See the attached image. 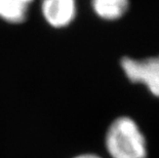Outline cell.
<instances>
[{"label":"cell","instance_id":"cell-3","mask_svg":"<svg viewBox=\"0 0 159 158\" xmlns=\"http://www.w3.org/2000/svg\"><path fill=\"white\" fill-rule=\"evenodd\" d=\"M40 7L45 22L56 29L72 24L77 15L76 0H41Z\"/></svg>","mask_w":159,"mask_h":158},{"label":"cell","instance_id":"cell-4","mask_svg":"<svg viewBox=\"0 0 159 158\" xmlns=\"http://www.w3.org/2000/svg\"><path fill=\"white\" fill-rule=\"evenodd\" d=\"M34 0H0V19L8 24H22Z\"/></svg>","mask_w":159,"mask_h":158},{"label":"cell","instance_id":"cell-6","mask_svg":"<svg viewBox=\"0 0 159 158\" xmlns=\"http://www.w3.org/2000/svg\"><path fill=\"white\" fill-rule=\"evenodd\" d=\"M73 158H101L100 156L96 155V154H80Z\"/></svg>","mask_w":159,"mask_h":158},{"label":"cell","instance_id":"cell-2","mask_svg":"<svg viewBox=\"0 0 159 158\" xmlns=\"http://www.w3.org/2000/svg\"><path fill=\"white\" fill-rule=\"evenodd\" d=\"M121 67L131 82L145 84L152 95L159 97V56L145 60L125 56L121 60Z\"/></svg>","mask_w":159,"mask_h":158},{"label":"cell","instance_id":"cell-1","mask_svg":"<svg viewBox=\"0 0 159 158\" xmlns=\"http://www.w3.org/2000/svg\"><path fill=\"white\" fill-rule=\"evenodd\" d=\"M106 148L112 158H147L145 137L138 124L126 116L111 123L106 133Z\"/></svg>","mask_w":159,"mask_h":158},{"label":"cell","instance_id":"cell-5","mask_svg":"<svg viewBox=\"0 0 159 158\" xmlns=\"http://www.w3.org/2000/svg\"><path fill=\"white\" fill-rule=\"evenodd\" d=\"M94 12L106 21H115L127 11L128 0H91Z\"/></svg>","mask_w":159,"mask_h":158}]
</instances>
